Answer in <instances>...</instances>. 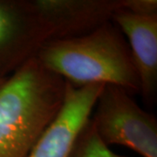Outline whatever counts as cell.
I'll return each mask as SVG.
<instances>
[{"label":"cell","instance_id":"6da1fadb","mask_svg":"<svg viewBox=\"0 0 157 157\" xmlns=\"http://www.w3.org/2000/svg\"><path fill=\"white\" fill-rule=\"evenodd\" d=\"M65 95L66 80L36 57L0 80V157H28Z\"/></svg>","mask_w":157,"mask_h":157},{"label":"cell","instance_id":"7a4b0ae2","mask_svg":"<svg viewBox=\"0 0 157 157\" xmlns=\"http://www.w3.org/2000/svg\"><path fill=\"white\" fill-rule=\"evenodd\" d=\"M36 58L75 86L113 84L130 95L140 94V79L128 43L114 23H107L84 36L50 39Z\"/></svg>","mask_w":157,"mask_h":157},{"label":"cell","instance_id":"3957f363","mask_svg":"<svg viewBox=\"0 0 157 157\" xmlns=\"http://www.w3.org/2000/svg\"><path fill=\"white\" fill-rule=\"evenodd\" d=\"M131 96L121 86L105 84L90 119L107 146L122 145L142 157H157L156 118L141 109Z\"/></svg>","mask_w":157,"mask_h":157},{"label":"cell","instance_id":"277c9868","mask_svg":"<svg viewBox=\"0 0 157 157\" xmlns=\"http://www.w3.org/2000/svg\"><path fill=\"white\" fill-rule=\"evenodd\" d=\"M52 35L33 0H0V80L35 58Z\"/></svg>","mask_w":157,"mask_h":157},{"label":"cell","instance_id":"5b68a950","mask_svg":"<svg viewBox=\"0 0 157 157\" xmlns=\"http://www.w3.org/2000/svg\"><path fill=\"white\" fill-rule=\"evenodd\" d=\"M104 83L75 86L66 80V95L55 120L28 157H68L78 133L90 119Z\"/></svg>","mask_w":157,"mask_h":157},{"label":"cell","instance_id":"8992f818","mask_svg":"<svg viewBox=\"0 0 157 157\" xmlns=\"http://www.w3.org/2000/svg\"><path fill=\"white\" fill-rule=\"evenodd\" d=\"M52 28L51 39L84 36L112 22L123 0H33Z\"/></svg>","mask_w":157,"mask_h":157},{"label":"cell","instance_id":"52a82bcc","mask_svg":"<svg viewBox=\"0 0 157 157\" xmlns=\"http://www.w3.org/2000/svg\"><path fill=\"white\" fill-rule=\"evenodd\" d=\"M128 39V45L140 79L144 103L153 107L157 97V16H140L119 10L112 18Z\"/></svg>","mask_w":157,"mask_h":157},{"label":"cell","instance_id":"ba28073f","mask_svg":"<svg viewBox=\"0 0 157 157\" xmlns=\"http://www.w3.org/2000/svg\"><path fill=\"white\" fill-rule=\"evenodd\" d=\"M68 157H127L110 150L96 132L89 119L78 133Z\"/></svg>","mask_w":157,"mask_h":157},{"label":"cell","instance_id":"9c48e42d","mask_svg":"<svg viewBox=\"0 0 157 157\" xmlns=\"http://www.w3.org/2000/svg\"><path fill=\"white\" fill-rule=\"evenodd\" d=\"M123 10L140 16H157V1L123 0Z\"/></svg>","mask_w":157,"mask_h":157}]
</instances>
